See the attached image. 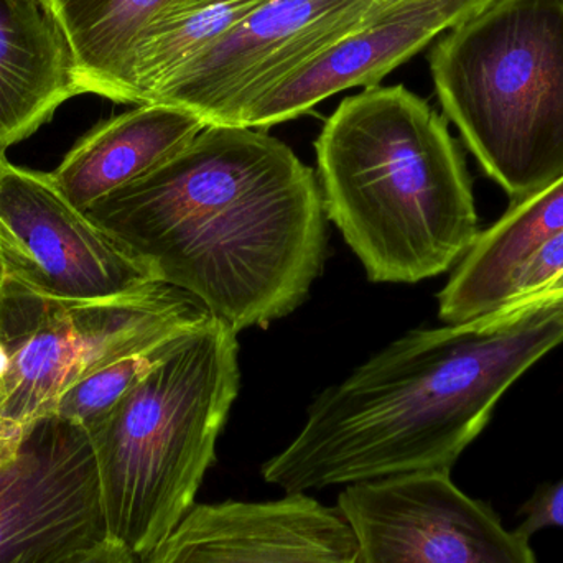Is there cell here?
Segmentation results:
<instances>
[{
	"instance_id": "d6986e66",
	"label": "cell",
	"mask_w": 563,
	"mask_h": 563,
	"mask_svg": "<svg viewBox=\"0 0 563 563\" xmlns=\"http://www.w3.org/2000/svg\"><path fill=\"white\" fill-rule=\"evenodd\" d=\"M563 274V233L549 241L541 247L525 266L519 269L518 276L512 282L511 297L512 301L522 300V298L534 297L548 290L559 276Z\"/></svg>"
},
{
	"instance_id": "ffe728a7",
	"label": "cell",
	"mask_w": 563,
	"mask_h": 563,
	"mask_svg": "<svg viewBox=\"0 0 563 563\" xmlns=\"http://www.w3.org/2000/svg\"><path fill=\"white\" fill-rule=\"evenodd\" d=\"M522 512L526 518L516 529V534L528 541L542 529H563V478L561 482L539 488L531 501L526 503Z\"/></svg>"
},
{
	"instance_id": "603a6c76",
	"label": "cell",
	"mask_w": 563,
	"mask_h": 563,
	"mask_svg": "<svg viewBox=\"0 0 563 563\" xmlns=\"http://www.w3.org/2000/svg\"><path fill=\"white\" fill-rule=\"evenodd\" d=\"M558 290H563V274H562V276H559L558 279L552 282V284L549 285V288L545 291H558Z\"/></svg>"
},
{
	"instance_id": "44dd1931",
	"label": "cell",
	"mask_w": 563,
	"mask_h": 563,
	"mask_svg": "<svg viewBox=\"0 0 563 563\" xmlns=\"http://www.w3.org/2000/svg\"><path fill=\"white\" fill-rule=\"evenodd\" d=\"M71 563H137V558L129 549L119 542L108 541L99 544L98 548L85 552Z\"/></svg>"
},
{
	"instance_id": "4fadbf2b",
	"label": "cell",
	"mask_w": 563,
	"mask_h": 563,
	"mask_svg": "<svg viewBox=\"0 0 563 563\" xmlns=\"http://www.w3.org/2000/svg\"><path fill=\"white\" fill-rule=\"evenodd\" d=\"M79 95L75 53L52 0H0V158Z\"/></svg>"
},
{
	"instance_id": "ac0fdd59",
	"label": "cell",
	"mask_w": 563,
	"mask_h": 563,
	"mask_svg": "<svg viewBox=\"0 0 563 563\" xmlns=\"http://www.w3.org/2000/svg\"><path fill=\"white\" fill-rule=\"evenodd\" d=\"M187 334L162 341L148 350L121 357L114 363L92 371L63 393L49 413L79 423L86 430L92 429L114 409L115 404L129 390L134 389L154 367H157Z\"/></svg>"
},
{
	"instance_id": "8992f818",
	"label": "cell",
	"mask_w": 563,
	"mask_h": 563,
	"mask_svg": "<svg viewBox=\"0 0 563 563\" xmlns=\"http://www.w3.org/2000/svg\"><path fill=\"white\" fill-rule=\"evenodd\" d=\"M213 318L188 291L157 284L111 301H68L0 284V435L52 412L92 371L198 330Z\"/></svg>"
},
{
	"instance_id": "30bf717a",
	"label": "cell",
	"mask_w": 563,
	"mask_h": 563,
	"mask_svg": "<svg viewBox=\"0 0 563 563\" xmlns=\"http://www.w3.org/2000/svg\"><path fill=\"white\" fill-rule=\"evenodd\" d=\"M336 508L353 529L360 563H536L528 539L506 531L450 473L356 483Z\"/></svg>"
},
{
	"instance_id": "2e32d148",
	"label": "cell",
	"mask_w": 563,
	"mask_h": 563,
	"mask_svg": "<svg viewBox=\"0 0 563 563\" xmlns=\"http://www.w3.org/2000/svg\"><path fill=\"white\" fill-rule=\"evenodd\" d=\"M172 0H52L78 65L82 95L135 104L139 40Z\"/></svg>"
},
{
	"instance_id": "3957f363",
	"label": "cell",
	"mask_w": 563,
	"mask_h": 563,
	"mask_svg": "<svg viewBox=\"0 0 563 563\" xmlns=\"http://www.w3.org/2000/svg\"><path fill=\"white\" fill-rule=\"evenodd\" d=\"M314 152L324 213L369 280L440 276L479 236L468 172L445 119L406 86L343 99Z\"/></svg>"
},
{
	"instance_id": "6da1fadb",
	"label": "cell",
	"mask_w": 563,
	"mask_h": 563,
	"mask_svg": "<svg viewBox=\"0 0 563 563\" xmlns=\"http://www.w3.org/2000/svg\"><path fill=\"white\" fill-rule=\"evenodd\" d=\"M155 282L240 333L300 307L327 247L313 170L261 129L207 125L85 211Z\"/></svg>"
},
{
	"instance_id": "e0dca14e",
	"label": "cell",
	"mask_w": 563,
	"mask_h": 563,
	"mask_svg": "<svg viewBox=\"0 0 563 563\" xmlns=\"http://www.w3.org/2000/svg\"><path fill=\"white\" fill-rule=\"evenodd\" d=\"M269 0H172L139 40L135 106L152 104L177 73Z\"/></svg>"
},
{
	"instance_id": "8fae6325",
	"label": "cell",
	"mask_w": 563,
	"mask_h": 563,
	"mask_svg": "<svg viewBox=\"0 0 563 563\" xmlns=\"http://www.w3.org/2000/svg\"><path fill=\"white\" fill-rule=\"evenodd\" d=\"M137 563H360L340 509L307 495L197 505Z\"/></svg>"
},
{
	"instance_id": "52a82bcc",
	"label": "cell",
	"mask_w": 563,
	"mask_h": 563,
	"mask_svg": "<svg viewBox=\"0 0 563 563\" xmlns=\"http://www.w3.org/2000/svg\"><path fill=\"white\" fill-rule=\"evenodd\" d=\"M380 0H269L188 63L154 102L241 125L285 79L353 33Z\"/></svg>"
},
{
	"instance_id": "cb8c5ba5",
	"label": "cell",
	"mask_w": 563,
	"mask_h": 563,
	"mask_svg": "<svg viewBox=\"0 0 563 563\" xmlns=\"http://www.w3.org/2000/svg\"><path fill=\"white\" fill-rule=\"evenodd\" d=\"M7 276L5 264H3L2 254H0V284H2L3 277Z\"/></svg>"
},
{
	"instance_id": "5bb4252c",
	"label": "cell",
	"mask_w": 563,
	"mask_h": 563,
	"mask_svg": "<svg viewBox=\"0 0 563 563\" xmlns=\"http://www.w3.org/2000/svg\"><path fill=\"white\" fill-rule=\"evenodd\" d=\"M205 128L203 119L175 106H135L82 135L49 175L86 211L184 151Z\"/></svg>"
},
{
	"instance_id": "7a4b0ae2",
	"label": "cell",
	"mask_w": 563,
	"mask_h": 563,
	"mask_svg": "<svg viewBox=\"0 0 563 563\" xmlns=\"http://www.w3.org/2000/svg\"><path fill=\"white\" fill-rule=\"evenodd\" d=\"M563 343V290L416 330L324 390L263 476L307 495L410 473H450L503 394Z\"/></svg>"
},
{
	"instance_id": "9a60e30c",
	"label": "cell",
	"mask_w": 563,
	"mask_h": 563,
	"mask_svg": "<svg viewBox=\"0 0 563 563\" xmlns=\"http://www.w3.org/2000/svg\"><path fill=\"white\" fill-rule=\"evenodd\" d=\"M561 233L563 177L512 203L498 223L479 233L440 291V318L449 324L463 323L508 305L519 269Z\"/></svg>"
},
{
	"instance_id": "277c9868",
	"label": "cell",
	"mask_w": 563,
	"mask_h": 563,
	"mask_svg": "<svg viewBox=\"0 0 563 563\" xmlns=\"http://www.w3.org/2000/svg\"><path fill=\"white\" fill-rule=\"evenodd\" d=\"M236 331L217 317L89 429L108 536L147 554L195 506L240 390Z\"/></svg>"
},
{
	"instance_id": "7c38bea8",
	"label": "cell",
	"mask_w": 563,
	"mask_h": 563,
	"mask_svg": "<svg viewBox=\"0 0 563 563\" xmlns=\"http://www.w3.org/2000/svg\"><path fill=\"white\" fill-rule=\"evenodd\" d=\"M488 2L380 0L353 33L261 98L244 114L241 128H273L338 92L379 86L384 76Z\"/></svg>"
},
{
	"instance_id": "ba28073f",
	"label": "cell",
	"mask_w": 563,
	"mask_h": 563,
	"mask_svg": "<svg viewBox=\"0 0 563 563\" xmlns=\"http://www.w3.org/2000/svg\"><path fill=\"white\" fill-rule=\"evenodd\" d=\"M108 539L88 430L38 417L0 466V563H71Z\"/></svg>"
},
{
	"instance_id": "5b68a950",
	"label": "cell",
	"mask_w": 563,
	"mask_h": 563,
	"mask_svg": "<svg viewBox=\"0 0 563 563\" xmlns=\"http://www.w3.org/2000/svg\"><path fill=\"white\" fill-rule=\"evenodd\" d=\"M430 71L512 203L563 177V0H489L437 43Z\"/></svg>"
},
{
	"instance_id": "7402d4cb",
	"label": "cell",
	"mask_w": 563,
	"mask_h": 563,
	"mask_svg": "<svg viewBox=\"0 0 563 563\" xmlns=\"http://www.w3.org/2000/svg\"><path fill=\"white\" fill-rule=\"evenodd\" d=\"M16 437H3L0 435V466L3 465L10 453H12L13 446H15Z\"/></svg>"
},
{
	"instance_id": "9c48e42d",
	"label": "cell",
	"mask_w": 563,
	"mask_h": 563,
	"mask_svg": "<svg viewBox=\"0 0 563 563\" xmlns=\"http://www.w3.org/2000/svg\"><path fill=\"white\" fill-rule=\"evenodd\" d=\"M0 254L7 276L45 297L111 301L157 284L45 172L0 158Z\"/></svg>"
}]
</instances>
